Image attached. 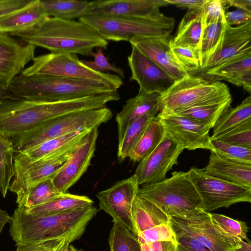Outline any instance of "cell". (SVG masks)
Masks as SVG:
<instances>
[{"mask_svg": "<svg viewBox=\"0 0 251 251\" xmlns=\"http://www.w3.org/2000/svg\"><path fill=\"white\" fill-rule=\"evenodd\" d=\"M111 100L112 97L108 93L50 102L22 98L9 99L0 104V133L11 138L51 119L73 112L104 107Z\"/></svg>", "mask_w": 251, "mask_h": 251, "instance_id": "obj_1", "label": "cell"}, {"mask_svg": "<svg viewBox=\"0 0 251 251\" xmlns=\"http://www.w3.org/2000/svg\"><path fill=\"white\" fill-rule=\"evenodd\" d=\"M53 53L92 56L94 48L106 50L108 42L93 27L80 21L49 17L36 27L10 34Z\"/></svg>", "mask_w": 251, "mask_h": 251, "instance_id": "obj_2", "label": "cell"}, {"mask_svg": "<svg viewBox=\"0 0 251 251\" xmlns=\"http://www.w3.org/2000/svg\"><path fill=\"white\" fill-rule=\"evenodd\" d=\"M97 212L93 205L46 215L17 207L11 217L9 232L16 245L74 236L80 238Z\"/></svg>", "mask_w": 251, "mask_h": 251, "instance_id": "obj_3", "label": "cell"}, {"mask_svg": "<svg viewBox=\"0 0 251 251\" xmlns=\"http://www.w3.org/2000/svg\"><path fill=\"white\" fill-rule=\"evenodd\" d=\"M10 91L20 98L43 101L71 100L110 92L106 84L94 80L56 76L20 74L9 85Z\"/></svg>", "mask_w": 251, "mask_h": 251, "instance_id": "obj_4", "label": "cell"}, {"mask_svg": "<svg viewBox=\"0 0 251 251\" xmlns=\"http://www.w3.org/2000/svg\"><path fill=\"white\" fill-rule=\"evenodd\" d=\"M112 116V112L106 106L73 112L49 120L10 139L15 153L24 152L47 140L98 127L110 120Z\"/></svg>", "mask_w": 251, "mask_h": 251, "instance_id": "obj_5", "label": "cell"}, {"mask_svg": "<svg viewBox=\"0 0 251 251\" xmlns=\"http://www.w3.org/2000/svg\"><path fill=\"white\" fill-rule=\"evenodd\" d=\"M79 20L96 30L106 40L128 41L137 37L169 35L175 26L174 18L157 14L141 17L83 16Z\"/></svg>", "mask_w": 251, "mask_h": 251, "instance_id": "obj_6", "label": "cell"}, {"mask_svg": "<svg viewBox=\"0 0 251 251\" xmlns=\"http://www.w3.org/2000/svg\"><path fill=\"white\" fill-rule=\"evenodd\" d=\"M138 195L169 217L202 209L201 197L187 172H174L170 177L140 187Z\"/></svg>", "mask_w": 251, "mask_h": 251, "instance_id": "obj_7", "label": "cell"}, {"mask_svg": "<svg viewBox=\"0 0 251 251\" xmlns=\"http://www.w3.org/2000/svg\"><path fill=\"white\" fill-rule=\"evenodd\" d=\"M32 62L21 74L94 80L104 83L115 90H118L123 84L118 75L96 71L85 65L75 54L50 52L35 57Z\"/></svg>", "mask_w": 251, "mask_h": 251, "instance_id": "obj_8", "label": "cell"}, {"mask_svg": "<svg viewBox=\"0 0 251 251\" xmlns=\"http://www.w3.org/2000/svg\"><path fill=\"white\" fill-rule=\"evenodd\" d=\"M169 221L174 232L192 237L211 251H236L241 247L242 240L223 230L202 209L170 217Z\"/></svg>", "mask_w": 251, "mask_h": 251, "instance_id": "obj_9", "label": "cell"}, {"mask_svg": "<svg viewBox=\"0 0 251 251\" xmlns=\"http://www.w3.org/2000/svg\"><path fill=\"white\" fill-rule=\"evenodd\" d=\"M229 93L225 83L209 81L188 74L160 95L158 115H166Z\"/></svg>", "mask_w": 251, "mask_h": 251, "instance_id": "obj_10", "label": "cell"}, {"mask_svg": "<svg viewBox=\"0 0 251 251\" xmlns=\"http://www.w3.org/2000/svg\"><path fill=\"white\" fill-rule=\"evenodd\" d=\"M85 137L78 139L60 150L35 161L14 162V175L9 190L16 195L17 204L32 186L52 177L69 159Z\"/></svg>", "mask_w": 251, "mask_h": 251, "instance_id": "obj_11", "label": "cell"}, {"mask_svg": "<svg viewBox=\"0 0 251 251\" xmlns=\"http://www.w3.org/2000/svg\"><path fill=\"white\" fill-rule=\"evenodd\" d=\"M199 193L202 209L210 212L239 202H251V189L206 174L203 169L192 167L187 172Z\"/></svg>", "mask_w": 251, "mask_h": 251, "instance_id": "obj_12", "label": "cell"}, {"mask_svg": "<svg viewBox=\"0 0 251 251\" xmlns=\"http://www.w3.org/2000/svg\"><path fill=\"white\" fill-rule=\"evenodd\" d=\"M139 188L137 177L134 174L96 194L100 209L109 215L113 222H117L126 226L134 236L131 210Z\"/></svg>", "mask_w": 251, "mask_h": 251, "instance_id": "obj_13", "label": "cell"}, {"mask_svg": "<svg viewBox=\"0 0 251 251\" xmlns=\"http://www.w3.org/2000/svg\"><path fill=\"white\" fill-rule=\"evenodd\" d=\"M184 149L166 133L156 148L139 162L135 174L140 185L160 182L177 163Z\"/></svg>", "mask_w": 251, "mask_h": 251, "instance_id": "obj_14", "label": "cell"}, {"mask_svg": "<svg viewBox=\"0 0 251 251\" xmlns=\"http://www.w3.org/2000/svg\"><path fill=\"white\" fill-rule=\"evenodd\" d=\"M251 51V22L236 27L226 25L217 48L201 67L189 71L191 75L201 76L238 55Z\"/></svg>", "mask_w": 251, "mask_h": 251, "instance_id": "obj_15", "label": "cell"}, {"mask_svg": "<svg viewBox=\"0 0 251 251\" xmlns=\"http://www.w3.org/2000/svg\"><path fill=\"white\" fill-rule=\"evenodd\" d=\"M157 116L166 133L184 149H209V131L212 128L208 124L178 115Z\"/></svg>", "mask_w": 251, "mask_h": 251, "instance_id": "obj_16", "label": "cell"}, {"mask_svg": "<svg viewBox=\"0 0 251 251\" xmlns=\"http://www.w3.org/2000/svg\"><path fill=\"white\" fill-rule=\"evenodd\" d=\"M98 135V127L92 129L62 167L51 177L58 191L66 193L87 171L96 150Z\"/></svg>", "mask_w": 251, "mask_h": 251, "instance_id": "obj_17", "label": "cell"}, {"mask_svg": "<svg viewBox=\"0 0 251 251\" xmlns=\"http://www.w3.org/2000/svg\"><path fill=\"white\" fill-rule=\"evenodd\" d=\"M127 60L131 72L129 79L137 82L139 93L161 95L175 83L167 73L133 46Z\"/></svg>", "mask_w": 251, "mask_h": 251, "instance_id": "obj_18", "label": "cell"}, {"mask_svg": "<svg viewBox=\"0 0 251 251\" xmlns=\"http://www.w3.org/2000/svg\"><path fill=\"white\" fill-rule=\"evenodd\" d=\"M168 5L166 0H97L89 1L83 16L146 17Z\"/></svg>", "mask_w": 251, "mask_h": 251, "instance_id": "obj_19", "label": "cell"}, {"mask_svg": "<svg viewBox=\"0 0 251 251\" xmlns=\"http://www.w3.org/2000/svg\"><path fill=\"white\" fill-rule=\"evenodd\" d=\"M171 35L137 37L129 43L172 77L175 82L188 74L176 58L170 46Z\"/></svg>", "mask_w": 251, "mask_h": 251, "instance_id": "obj_20", "label": "cell"}, {"mask_svg": "<svg viewBox=\"0 0 251 251\" xmlns=\"http://www.w3.org/2000/svg\"><path fill=\"white\" fill-rule=\"evenodd\" d=\"M34 45L0 33V84L9 87L13 78L35 57Z\"/></svg>", "mask_w": 251, "mask_h": 251, "instance_id": "obj_21", "label": "cell"}, {"mask_svg": "<svg viewBox=\"0 0 251 251\" xmlns=\"http://www.w3.org/2000/svg\"><path fill=\"white\" fill-rule=\"evenodd\" d=\"M49 17L41 0H32L25 7L0 17V33L10 35L29 30Z\"/></svg>", "mask_w": 251, "mask_h": 251, "instance_id": "obj_22", "label": "cell"}, {"mask_svg": "<svg viewBox=\"0 0 251 251\" xmlns=\"http://www.w3.org/2000/svg\"><path fill=\"white\" fill-rule=\"evenodd\" d=\"M160 96L158 93L138 92L136 96L126 100L115 118L118 126V142L132 122L148 113L155 111L159 112Z\"/></svg>", "mask_w": 251, "mask_h": 251, "instance_id": "obj_23", "label": "cell"}, {"mask_svg": "<svg viewBox=\"0 0 251 251\" xmlns=\"http://www.w3.org/2000/svg\"><path fill=\"white\" fill-rule=\"evenodd\" d=\"M210 151L208 163L203 169L206 174L251 189V165L230 161Z\"/></svg>", "mask_w": 251, "mask_h": 251, "instance_id": "obj_24", "label": "cell"}, {"mask_svg": "<svg viewBox=\"0 0 251 251\" xmlns=\"http://www.w3.org/2000/svg\"><path fill=\"white\" fill-rule=\"evenodd\" d=\"M232 98L229 93L203 103L175 110L166 115H175L188 117L205 123L213 128L220 116L230 106Z\"/></svg>", "mask_w": 251, "mask_h": 251, "instance_id": "obj_25", "label": "cell"}, {"mask_svg": "<svg viewBox=\"0 0 251 251\" xmlns=\"http://www.w3.org/2000/svg\"><path fill=\"white\" fill-rule=\"evenodd\" d=\"M131 217L135 236L163 223H169L170 217L151 201L137 195L134 200Z\"/></svg>", "mask_w": 251, "mask_h": 251, "instance_id": "obj_26", "label": "cell"}, {"mask_svg": "<svg viewBox=\"0 0 251 251\" xmlns=\"http://www.w3.org/2000/svg\"><path fill=\"white\" fill-rule=\"evenodd\" d=\"M202 29L201 9L188 10L180 22L170 46L190 47L198 52Z\"/></svg>", "mask_w": 251, "mask_h": 251, "instance_id": "obj_27", "label": "cell"}, {"mask_svg": "<svg viewBox=\"0 0 251 251\" xmlns=\"http://www.w3.org/2000/svg\"><path fill=\"white\" fill-rule=\"evenodd\" d=\"M91 129H86L54 138L47 140L25 152L16 153L14 162H31L50 154L69 144L86 137Z\"/></svg>", "mask_w": 251, "mask_h": 251, "instance_id": "obj_28", "label": "cell"}, {"mask_svg": "<svg viewBox=\"0 0 251 251\" xmlns=\"http://www.w3.org/2000/svg\"><path fill=\"white\" fill-rule=\"evenodd\" d=\"M165 128L157 116H154L143 135L131 152L129 158L133 162H139L151 152L165 135Z\"/></svg>", "mask_w": 251, "mask_h": 251, "instance_id": "obj_29", "label": "cell"}, {"mask_svg": "<svg viewBox=\"0 0 251 251\" xmlns=\"http://www.w3.org/2000/svg\"><path fill=\"white\" fill-rule=\"evenodd\" d=\"M93 203L88 197L66 192L46 203L25 211L37 214H50L92 206Z\"/></svg>", "mask_w": 251, "mask_h": 251, "instance_id": "obj_30", "label": "cell"}, {"mask_svg": "<svg viewBox=\"0 0 251 251\" xmlns=\"http://www.w3.org/2000/svg\"><path fill=\"white\" fill-rule=\"evenodd\" d=\"M251 119V97L249 96L236 107H228L220 116L213 127L210 138L216 137Z\"/></svg>", "mask_w": 251, "mask_h": 251, "instance_id": "obj_31", "label": "cell"}, {"mask_svg": "<svg viewBox=\"0 0 251 251\" xmlns=\"http://www.w3.org/2000/svg\"><path fill=\"white\" fill-rule=\"evenodd\" d=\"M158 112L155 111L148 113L128 126L122 139L118 142L117 157L120 161L129 157L150 122Z\"/></svg>", "mask_w": 251, "mask_h": 251, "instance_id": "obj_32", "label": "cell"}, {"mask_svg": "<svg viewBox=\"0 0 251 251\" xmlns=\"http://www.w3.org/2000/svg\"><path fill=\"white\" fill-rule=\"evenodd\" d=\"M47 15L50 17L63 19L74 20L83 16L89 2L80 0H41Z\"/></svg>", "mask_w": 251, "mask_h": 251, "instance_id": "obj_33", "label": "cell"}, {"mask_svg": "<svg viewBox=\"0 0 251 251\" xmlns=\"http://www.w3.org/2000/svg\"><path fill=\"white\" fill-rule=\"evenodd\" d=\"M251 69V51L235 56L201 76L209 81L226 80L239 72Z\"/></svg>", "mask_w": 251, "mask_h": 251, "instance_id": "obj_34", "label": "cell"}, {"mask_svg": "<svg viewBox=\"0 0 251 251\" xmlns=\"http://www.w3.org/2000/svg\"><path fill=\"white\" fill-rule=\"evenodd\" d=\"M62 194L63 193L58 191L54 187L51 177L48 178L30 188L22 201L18 204V208L28 210L46 203Z\"/></svg>", "mask_w": 251, "mask_h": 251, "instance_id": "obj_35", "label": "cell"}, {"mask_svg": "<svg viewBox=\"0 0 251 251\" xmlns=\"http://www.w3.org/2000/svg\"><path fill=\"white\" fill-rule=\"evenodd\" d=\"M226 25L225 20H223L202 27L198 49L200 67L204 64L217 48Z\"/></svg>", "mask_w": 251, "mask_h": 251, "instance_id": "obj_36", "label": "cell"}, {"mask_svg": "<svg viewBox=\"0 0 251 251\" xmlns=\"http://www.w3.org/2000/svg\"><path fill=\"white\" fill-rule=\"evenodd\" d=\"M14 153L10 139L0 133V192L3 198L14 175Z\"/></svg>", "mask_w": 251, "mask_h": 251, "instance_id": "obj_37", "label": "cell"}, {"mask_svg": "<svg viewBox=\"0 0 251 251\" xmlns=\"http://www.w3.org/2000/svg\"><path fill=\"white\" fill-rule=\"evenodd\" d=\"M113 223L108 238L110 251H141L136 237L121 223Z\"/></svg>", "mask_w": 251, "mask_h": 251, "instance_id": "obj_38", "label": "cell"}, {"mask_svg": "<svg viewBox=\"0 0 251 251\" xmlns=\"http://www.w3.org/2000/svg\"><path fill=\"white\" fill-rule=\"evenodd\" d=\"M209 150L227 160L251 165V149L231 145L210 137Z\"/></svg>", "mask_w": 251, "mask_h": 251, "instance_id": "obj_39", "label": "cell"}, {"mask_svg": "<svg viewBox=\"0 0 251 251\" xmlns=\"http://www.w3.org/2000/svg\"><path fill=\"white\" fill-rule=\"evenodd\" d=\"M212 139L231 145L251 149V119Z\"/></svg>", "mask_w": 251, "mask_h": 251, "instance_id": "obj_40", "label": "cell"}, {"mask_svg": "<svg viewBox=\"0 0 251 251\" xmlns=\"http://www.w3.org/2000/svg\"><path fill=\"white\" fill-rule=\"evenodd\" d=\"M139 243H151L159 241H172L177 244L176 234L169 223H163L137 234Z\"/></svg>", "mask_w": 251, "mask_h": 251, "instance_id": "obj_41", "label": "cell"}, {"mask_svg": "<svg viewBox=\"0 0 251 251\" xmlns=\"http://www.w3.org/2000/svg\"><path fill=\"white\" fill-rule=\"evenodd\" d=\"M210 215L213 221L226 232L240 240L249 239V227L246 222L220 214L210 213Z\"/></svg>", "mask_w": 251, "mask_h": 251, "instance_id": "obj_42", "label": "cell"}, {"mask_svg": "<svg viewBox=\"0 0 251 251\" xmlns=\"http://www.w3.org/2000/svg\"><path fill=\"white\" fill-rule=\"evenodd\" d=\"M228 7L226 0H207L201 9L202 27L225 20L226 11Z\"/></svg>", "mask_w": 251, "mask_h": 251, "instance_id": "obj_43", "label": "cell"}, {"mask_svg": "<svg viewBox=\"0 0 251 251\" xmlns=\"http://www.w3.org/2000/svg\"><path fill=\"white\" fill-rule=\"evenodd\" d=\"M171 48L176 58L187 72L200 67L198 52L196 50L187 47L171 46Z\"/></svg>", "mask_w": 251, "mask_h": 251, "instance_id": "obj_44", "label": "cell"}, {"mask_svg": "<svg viewBox=\"0 0 251 251\" xmlns=\"http://www.w3.org/2000/svg\"><path fill=\"white\" fill-rule=\"evenodd\" d=\"M102 49L98 48L96 51L92 53L94 60L92 61L82 60L83 63L90 68L101 73L105 71H111L115 73L122 79L125 78L124 70L120 67H118L114 64H111L108 58L104 55Z\"/></svg>", "mask_w": 251, "mask_h": 251, "instance_id": "obj_45", "label": "cell"}, {"mask_svg": "<svg viewBox=\"0 0 251 251\" xmlns=\"http://www.w3.org/2000/svg\"><path fill=\"white\" fill-rule=\"evenodd\" d=\"M66 238L17 245L16 251H54Z\"/></svg>", "mask_w": 251, "mask_h": 251, "instance_id": "obj_46", "label": "cell"}, {"mask_svg": "<svg viewBox=\"0 0 251 251\" xmlns=\"http://www.w3.org/2000/svg\"><path fill=\"white\" fill-rule=\"evenodd\" d=\"M174 232L177 240L176 251H211L192 237Z\"/></svg>", "mask_w": 251, "mask_h": 251, "instance_id": "obj_47", "label": "cell"}, {"mask_svg": "<svg viewBox=\"0 0 251 251\" xmlns=\"http://www.w3.org/2000/svg\"><path fill=\"white\" fill-rule=\"evenodd\" d=\"M225 18L228 25L239 26L251 22V11L237 9L226 13Z\"/></svg>", "mask_w": 251, "mask_h": 251, "instance_id": "obj_48", "label": "cell"}, {"mask_svg": "<svg viewBox=\"0 0 251 251\" xmlns=\"http://www.w3.org/2000/svg\"><path fill=\"white\" fill-rule=\"evenodd\" d=\"M226 81L243 89L251 94V69L242 71Z\"/></svg>", "mask_w": 251, "mask_h": 251, "instance_id": "obj_49", "label": "cell"}, {"mask_svg": "<svg viewBox=\"0 0 251 251\" xmlns=\"http://www.w3.org/2000/svg\"><path fill=\"white\" fill-rule=\"evenodd\" d=\"M32 0H0V17L22 9Z\"/></svg>", "mask_w": 251, "mask_h": 251, "instance_id": "obj_50", "label": "cell"}, {"mask_svg": "<svg viewBox=\"0 0 251 251\" xmlns=\"http://www.w3.org/2000/svg\"><path fill=\"white\" fill-rule=\"evenodd\" d=\"M169 4L188 10L201 9L207 0H166Z\"/></svg>", "mask_w": 251, "mask_h": 251, "instance_id": "obj_51", "label": "cell"}, {"mask_svg": "<svg viewBox=\"0 0 251 251\" xmlns=\"http://www.w3.org/2000/svg\"><path fill=\"white\" fill-rule=\"evenodd\" d=\"M153 251H176L177 244L172 241H159L149 243Z\"/></svg>", "mask_w": 251, "mask_h": 251, "instance_id": "obj_52", "label": "cell"}, {"mask_svg": "<svg viewBox=\"0 0 251 251\" xmlns=\"http://www.w3.org/2000/svg\"><path fill=\"white\" fill-rule=\"evenodd\" d=\"M228 7L251 11V0H226Z\"/></svg>", "mask_w": 251, "mask_h": 251, "instance_id": "obj_53", "label": "cell"}, {"mask_svg": "<svg viewBox=\"0 0 251 251\" xmlns=\"http://www.w3.org/2000/svg\"><path fill=\"white\" fill-rule=\"evenodd\" d=\"M17 98L20 97L13 94L9 87L0 84V104L7 100Z\"/></svg>", "mask_w": 251, "mask_h": 251, "instance_id": "obj_54", "label": "cell"}, {"mask_svg": "<svg viewBox=\"0 0 251 251\" xmlns=\"http://www.w3.org/2000/svg\"><path fill=\"white\" fill-rule=\"evenodd\" d=\"M78 238L77 236H72L65 239L54 251H69L70 244Z\"/></svg>", "mask_w": 251, "mask_h": 251, "instance_id": "obj_55", "label": "cell"}, {"mask_svg": "<svg viewBox=\"0 0 251 251\" xmlns=\"http://www.w3.org/2000/svg\"><path fill=\"white\" fill-rule=\"evenodd\" d=\"M11 217L5 211L0 209V234L7 223H10Z\"/></svg>", "mask_w": 251, "mask_h": 251, "instance_id": "obj_56", "label": "cell"}, {"mask_svg": "<svg viewBox=\"0 0 251 251\" xmlns=\"http://www.w3.org/2000/svg\"><path fill=\"white\" fill-rule=\"evenodd\" d=\"M240 244L241 247L236 251H251V243L249 239L241 241Z\"/></svg>", "mask_w": 251, "mask_h": 251, "instance_id": "obj_57", "label": "cell"}, {"mask_svg": "<svg viewBox=\"0 0 251 251\" xmlns=\"http://www.w3.org/2000/svg\"><path fill=\"white\" fill-rule=\"evenodd\" d=\"M141 251H153L149 243H140Z\"/></svg>", "mask_w": 251, "mask_h": 251, "instance_id": "obj_58", "label": "cell"}, {"mask_svg": "<svg viewBox=\"0 0 251 251\" xmlns=\"http://www.w3.org/2000/svg\"><path fill=\"white\" fill-rule=\"evenodd\" d=\"M69 251H83V250H79V249L75 248L72 245L69 246Z\"/></svg>", "mask_w": 251, "mask_h": 251, "instance_id": "obj_59", "label": "cell"}, {"mask_svg": "<svg viewBox=\"0 0 251 251\" xmlns=\"http://www.w3.org/2000/svg\"></svg>", "mask_w": 251, "mask_h": 251, "instance_id": "obj_60", "label": "cell"}]
</instances>
